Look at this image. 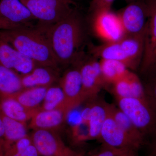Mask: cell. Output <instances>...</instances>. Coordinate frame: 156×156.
<instances>
[{
  "mask_svg": "<svg viewBox=\"0 0 156 156\" xmlns=\"http://www.w3.org/2000/svg\"><path fill=\"white\" fill-rule=\"evenodd\" d=\"M84 24L82 17L74 10L53 25L39 24L44 31L58 65H72L83 54L80 48L85 40Z\"/></svg>",
  "mask_w": 156,
  "mask_h": 156,
  "instance_id": "6da1fadb",
  "label": "cell"
},
{
  "mask_svg": "<svg viewBox=\"0 0 156 156\" xmlns=\"http://www.w3.org/2000/svg\"><path fill=\"white\" fill-rule=\"evenodd\" d=\"M0 37L37 66L58 69L49 40L40 26L0 30Z\"/></svg>",
  "mask_w": 156,
  "mask_h": 156,
  "instance_id": "7a4b0ae2",
  "label": "cell"
},
{
  "mask_svg": "<svg viewBox=\"0 0 156 156\" xmlns=\"http://www.w3.org/2000/svg\"><path fill=\"white\" fill-rule=\"evenodd\" d=\"M118 108L144 136H156V112L147 101L135 98H116Z\"/></svg>",
  "mask_w": 156,
  "mask_h": 156,
  "instance_id": "3957f363",
  "label": "cell"
},
{
  "mask_svg": "<svg viewBox=\"0 0 156 156\" xmlns=\"http://www.w3.org/2000/svg\"><path fill=\"white\" fill-rule=\"evenodd\" d=\"M38 21L50 26L59 22L74 10L72 0H20Z\"/></svg>",
  "mask_w": 156,
  "mask_h": 156,
  "instance_id": "277c9868",
  "label": "cell"
},
{
  "mask_svg": "<svg viewBox=\"0 0 156 156\" xmlns=\"http://www.w3.org/2000/svg\"><path fill=\"white\" fill-rule=\"evenodd\" d=\"M82 56L71 65V67L66 71L58 80L59 86L64 93V112L66 117L69 113L84 102L80 71Z\"/></svg>",
  "mask_w": 156,
  "mask_h": 156,
  "instance_id": "5b68a950",
  "label": "cell"
},
{
  "mask_svg": "<svg viewBox=\"0 0 156 156\" xmlns=\"http://www.w3.org/2000/svg\"><path fill=\"white\" fill-rule=\"evenodd\" d=\"M30 136L41 156H85L66 145L53 130H34Z\"/></svg>",
  "mask_w": 156,
  "mask_h": 156,
  "instance_id": "8992f818",
  "label": "cell"
},
{
  "mask_svg": "<svg viewBox=\"0 0 156 156\" xmlns=\"http://www.w3.org/2000/svg\"><path fill=\"white\" fill-rule=\"evenodd\" d=\"M82 83V94L84 101L93 100L97 97L105 85L99 61L94 57H87L84 54L80 62Z\"/></svg>",
  "mask_w": 156,
  "mask_h": 156,
  "instance_id": "52a82bcc",
  "label": "cell"
},
{
  "mask_svg": "<svg viewBox=\"0 0 156 156\" xmlns=\"http://www.w3.org/2000/svg\"><path fill=\"white\" fill-rule=\"evenodd\" d=\"M92 27L98 37L105 43L119 41L126 36L118 14L111 10H104L92 14Z\"/></svg>",
  "mask_w": 156,
  "mask_h": 156,
  "instance_id": "ba28073f",
  "label": "cell"
},
{
  "mask_svg": "<svg viewBox=\"0 0 156 156\" xmlns=\"http://www.w3.org/2000/svg\"><path fill=\"white\" fill-rule=\"evenodd\" d=\"M147 4L148 19L143 57L140 67L143 73L152 75L156 72V0H149Z\"/></svg>",
  "mask_w": 156,
  "mask_h": 156,
  "instance_id": "9c48e42d",
  "label": "cell"
},
{
  "mask_svg": "<svg viewBox=\"0 0 156 156\" xmlns=\"http://www.w3.org/2000/svg\"><path fill=\"white\" fill-rule=\"evenodd\" d=\"M118 15L126 35H137L146 29L149 15L147 3L135 1L131 2Z\"/></svg>",
  "mask_w": 156,
  "mask_h": 156,
  "instance_id": "30bf717a",
  "label": "cell"
},
{
  "mask_svg": "<svg viewBox=\"0 0 156 156\" xmlns=\"http://www.w3.org/2000/svg\"><path fill=\"white\" fill-rule=\"evenodd\" d=\"M99 139L102 144L117 148L127 150L136 153L140 149L118 126L110 113V111L101 131Z\"/></svg>",
  "mask_w": 156,
  "mask_h": 156,
  "instance_id": "8fae6325",
  "label": "cell"
},
{
  "mask_svg": "<svg viewBox=\"0 0 156 156\" xmlns=\"http://www.w3.org/2000/svg\"><path fill=\"white\" fill-rule=\"evenodd\" d=\"M0 65L20 75L30 73L37 66L32 60L19 53L1 37Z\"/></svg>",
  "mask_w": 156,
  "mask_h": 156,
  "instance_id": "7c38bea8",
  "label": "cell"
},
{
  "mask_svg": "<svg viewBox=\"0 0 156 156\" xmlns=\"http://www.w3.org/2000/svg\"><path fill=\"white\" fill-rule=\"evenodd\" d=\"M0 20L20 27L33 26L36 20L20 0H0Z\"/></svg>",
  "mask_w": 156,
  "mask_h": 156,
  "instance_id": "4fadbf2b",
  "label": "cell"
},
{
  "mask_svg": "<svg viewBox=\"0 0 156 156\" xmlns=\"http://www.w3.org/2000/svg\"><path fill=\"white\" fill-rule=\"evenodd\" d=\"M20 78L23 89L49 87L59 80L58 69L40 66H37L30 73L20 75Z\"/></svg>",
  "mask_w": 156,
  "mask_h": 156,
  "instance_id": "5bb4252c",
  "label": "cell"
},
{
  "mask_svg": "<svg viewBox=\"0 0 156 156\" xmlns=\"http://www.w3.org/2000/svg\"><path fill=\"white\" fill-rule=\"evenodd\" d=\"M66 115L63 111L59 109L40 110L30 120L29 127L34 131L49 130L55 131L66 121Z\"/></svg>",
  "mask_w": 156,
  "mask_h": 156,
  "instance_id": "9a60e30c",
  "label": "cell"
},
{
  "mask_svg": "<svg viewBox=\"0 0 156 156\" xmlns=\"http://www.w3.org/2000/svg\"><path fill=\"white\" fill-rule=\"evenodd\" d=\"M38 109H29L9 96H0V113L13 119L26 124Z\"/></svg>",
  "mask_w": 156,
  "mask_h": 156,
  "instance_id": "2e32d148",
  "label": "cell"
},
{
  "mask_svg": "<svg viewBox=\"0 0 156 156\" xmlns=\"http://www.w3.org/2000/svg\"><path fill=\"white\" fill-rule=\"evenodd\" d=\"M146 30L137 35H126L119 41L124 53L135 69L140 66L143 57Z\"/></svg>",
  "mask_w": 156,
  "mask_h": 156,
  "instance_id": "e0dca14e",
  "label": "cell"
},
{
  "mask_svg": "<svg viewBox=\"0 0 156 156\" xmlns=\"http://www.w3.org/2000/svg\"><path fill=\"white\" fill-rule=\"evenodd\" d=\"M89 126L90 140L100 139L101 131L108 116L109 104L103 101H93L90 104Z\"/></svg>",
  "mask_w": 156,
  "mask_h": 156,
  "instance_id": "ac0fdd59",
  "label": "cell"
},
{
  "mask_svg": "<svg viewBox=\"0 0 156 156\" xmlns=\"http://www.w3.org/2000/svg\"><path fill=\"white\" fill-rule=\"evenodd\" d=\"M90 50L92 55L95 58L120 62L125 64L128 69L135 70L133 64L124 53L119 41L104 43L98 46H92Z\"/></svg>",
  "mask_w": 156,
  "mask_h": 156,
  "instance_id": "d6986e66",
  "label": "cell"
},
{
  "mask_svg": "<svg viewBox=\"0 0 156 156\" xmlns=\"http://www.w3.org/2000/svg\"><path fill=\"white\" fill-rule=\"evenodd\" d=\"M109 111L118 126L140 148L144 144L145 136L119 108L110 104Z\"/></svg>",
  "mask_w": 156,
  "mask_h": 156,
  "instance_id": "ffe728a7",
  "label": "cell"
},
{
  "mask_svg": "<svg viewBox=\"0 0 156 156\" xmlns=\"http://www.w3.org/2000/svg\"><path fill=\"white\" fill-rule=\"evenodd\" d=\"M5 129V153L15 142L28 136L26 124L13 119L0 113ZM5 154V153H4Z\"/></svg>",
  "mask_w": 156,
  "mask_h": 156,
  "instance_id": "44dd1931",
  "label": "cell"
},
{
  "mask_svg": "<svg viewBox=\"0 0 156 156\" xmlns=\"http://www.w3.org/2000/svg\"><path fill=\"white\" fill-rule=\"evenodd\" d=\"M23 89L20 75L0 65V96L12 95Z\"/></svg>",
  "mask_w": 156,
  "mask_h": 156,
  "instance_id": "7402d4cb",
  "label": "cell"
},
{
  "mask_svg": "<svg viewBox=\"0 0 156 156\" xmlns=\"http://www.w3.org/2000/svg\"><path fill=\"white\" fill-rule=\"evenodd\" d=\"M112 86L116 98H136L140 87L139 78L136 74L130 71Z\"/></svg>",
  "mask_w": 156,
  "mask_h": 156,
  "instance_id": "603a6c76",
  "label": "cell"
},
{
  "mask_svg": "<svg viewBox=\"0 0 156 156\" xmlns=\"http://www.w3.org/2000/svg\"><path fill=\"white\" fill-rule=\"evenodd\" d=\"M48 88L34 87L23 89L15 94L7 96L14 98L26 108H40L39 105L43 102Z\"/></svg>",
  "mask_w": 156,
  "mask_h": 156,
  "instance_id": "cb8c5ba5",
  "label": "cell"
},
{
  "mask_svg": "<svg viewBox=\"0 0 156 156\" xmlns=\"http://www.w3.org/2000/svg\"><path fill=\"white\" fill-rule=\"evenodd\" d=\"M99 64L105 85H112L130 71L125 64L115 60L101 59Z\"/></svg>",
  "mask_w": 156,
  "mask_h": 156,
  "instance_id": "d4e9b609",
  "label": "cell"
},
{
  "mask_svg": "<svg viewBox=\"0 0 156 156\" xmlns=\"http://www.w3.org/2000/svg\"><path fill=\"white\" fill-rule=\"evenodd\" d=\"M64 93L60 86H51L47 89L40 110L59 109L64 112Z\"/></svg>",
  "mask_w": 156,
  "mask_h": 156,
  "instance_id": "484cf974",
  "label": "cell"
},
{
  "mask_svg": "<svg viewBox=\"0 0 156 156\" xmlns=\"http://www.w3.org/2000/svg\"><path fill=\"white\" fill-rule=\"evenodd\" d=\"M3 156H41L27 136L15 142L5 152Z\"/></svg>",
  "mask_w": 156,
  "mask_h": 156,
  "instance_id": "4316f807",
  "label": "cell"
},
{
  "mask_svg": "<svg viewBox=\"0 0 156 156\" xmlns=\"http://www.w3.org/2000/svg\"><path fill=\"white\" fill-rule=\"evenodd\" d=\"M71 135L73 142L76 144H81L90 140L88 124L81 120L74 123L71 128Z\"/></svg>",
  "mask_w": 156,
  "mask_h": 156,
  "instance_id": "83f0119b",
  "label": "cell"
},
{
  "mask_svg": "<svg viewBox=\"0 0 156 156\" xmlns=\"http://www.w3.org/2000/svg\"><path fill=\"white\" fill-rule=\"evenodd\" d=\"M136 154L132 151L117 148L102 144L101 146L89 153L87 156H123Z\"/></svg>",
  "mask_w": 156,
  "mask_h": 156,
  "instance_id": "f1b7e54d",
  "label": "cell"
},
{
  "mask_svg": "<svg viewBox=\"0 0 156 156\" xmlns=\"http://www.w3.org/2000/svg\"><path fill=\"white\" fill-rule=\"evenodd\" d=\"M144 89L148 102L156 112V73L152 75L151 80Z\"/></svg>",
  "mask_w": 156,
  "mask_h": 156,
  "instance_id": "f546056e",
  "label": "cell"
},
{
  "mask_svg": "<svg viewBox=\"0 0 156 156\" xmlns=\"http://www.w3.org/2000/svg\"><path fill=\"white\" fill-rule=\"evenodd\" d=\"M115 0H92L90 4V10L92 14L104 11L111 10Z\"/></svg>",
  "mask_w": 156,
  "mask_h": 156,
  "instance_id": "4dcf8cb0",
  "label": "cell"
},
{
  "mask_svg": "<svg viewBox=\"0 0 156 156\" xmlns=\"http://www.w3.org/2000/svg\"><path fill=\"white\" fill-rule=\"evenodd\" d=\"M5 153V129L2 117L0 116V156Z\"/></svg>",
  "mask_w": 156,
  "mask_h": 156,
  "instance_id": "1f68e13d",
  "label": "cell"
},
{
  "mask_svg": "<svg viewBox=\"0 0 156 156\" xmlns=\"http://www.w3.org/2000/svg\"><path fill=\"white\" fill-rule=\"evenodd\" d=\"M20 27L14 25L5 20H0V30H3L12 29Z\"/></svg>",
  "mask_w": 156,
  "mask_h": 156,
  "instance_id": "d6a6232c",
  "label": "cell"
},
{
  "mask_svg": "<svg viewBox=\"0 0 156 156\" xmlns=\"http://www.w3.org/2000/svg\"><path fill=\"white\" fill-rule=\"evenodd\" d=\"M148 156H156V136L152 143Z\"/></svg>",
  "mask_w": 156,
  "mask_h": 156,
  "instance_id": "836d02e7",
  "label": "cell"
},
{
  "mask_svg": "<svg viewBox=\"0 0 156 156\" xmlns=\"http://www.w3.org/2000/svg\"><path fill=\"white\" fill-rule=\"evenodd\" d=\"M123 156H136V154H132Z\"/></svg>",
  "mask_w": 156,
  "mask_h": 156,
  "instance_id": "e575fe53",
  "label": "cell"
},
{
  "mask_svg": "<svg viewBox=\"0 0 156 156\" xmlns=\"http://www.w3.org/2000/svg\"><path fill=\"white\" fill-rule=\"evenodd\" d=\"M125 1H127L128 2H134L135 0H125Z\"/></svg>",
  "mask_w": 156,
  "mask_h": 156,
  "instance_id": "d590c367",
  "label": "cell"
},
{
  "mask_svg": "<svg viewBox=\"0 0 156 156\" xmlns=\"http://www.w3.org/2000/svg\"></svg>",
  "mask_w": 156,
  "mask_h": 156,
  "instance_id": "8d00e7d4",
  "label": "cell"
}]
</instances>
